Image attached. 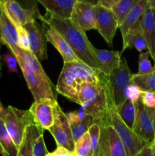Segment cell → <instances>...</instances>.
I'll use <instances>...</instances> for the list:
<instances>
[{"label": "cell", "mask_w": 155, "mask_h": 156, "mask_svg": "<svg viewBox=\"0 0 155 156\" xmlns=\"http://www.w3.org/2000/svg\"><path fill=\"white\" fill-rule=\"evenodd\" d=\"M6 16L15 27H24L27 23L36 21L41 15L38 10L36 2L28 8H24L19 2L12 0L0 1Z\"/></svg>", "instance_id": "cell-8"}, {"label": "cell", "mask_w": 155, "mask_h": 156, "mask_svg": "<svg viewBox=\"0 0 155 156\" xmlns=\"http://www.w3.org/2000/svg\"><path fill=\"white\" fill-rule=\"evenodd\" d=\"M18 47L24 51H30V43L27 30L24 27H17Z\"/></svg>", "instance_id": "cell-32"}, {"label": "cell", "mask_w": 155, "mask_h": 156, "mask_svg": "<svg viewBox=\"0 0 155 156\" xmlns=\"http://www.w3.org/2000/svg\"><path fill=\"white\" fill-rule=\"evenodd\" d=\"M149 6L152 9V10L155 11V0H148Z\"/></svg>", "instance_id": "cell-43"}, {"label": "cell", "mask_w": 155, "mask_h": 156, "mask_svg": "<svg viewBox=\"0 0 155 156\" xmlns=\"http://www.w3.org/2000/svg\"><path fill=\"white\" fill-rule=\"evenodd\" d=\"M56 156H78L74 152L68 150L62 147H57L56 150L53 152Z\"/></svg>", "instance_id": "cell-39"}, {"label": "cell", "mask_w": 155, "mask_h": 156, "mask_svg": "<svg viewBox=\"0 0 155 156\" xmlns=\"http://www.w3.org/2000/svg\"><path fill=\"white\" fill-rule=\"evenodd\" d=\"M46 156H56V155H55V154L53 153V152H49V153L46 155Z\"/></svg>", "instance_id": "cell-46"}, {"label": "cell", "mask_w": 155, "mask_h": 156, "mask_svg": "<svg viewBox=\"0 0 155 156\" xmlns=\"http://www.w3.org/2000/svg\"><path fill=\"white\" fill-rule=\"evenodd\" d=\"M3 59L8 67V69L10 73H18V62L16 57L14 56L12 52L9 51L3 55Z\"/></svg>", "instance_id": "cell-35"}, {"label": "cell", "mask_w": 155, "mask_h": 156, "mask_svg": "<svg viewBox=\"0 0 155 156\" xmlns=\"http://www.w3.org/2000/svg\"><path fill=\"white\" fill-rule=\"evenodd\" d=\"M0 34L3 44L7 46L9 51L12 52L16 57L21 52V49L18 47V34L16 27L13 25L5 13L0 2Z\"/></svg>", "instance_id": "cell-17"}, {"label": "cell", "mask_w": 155, "mask_h": 156, "mask_svg": "<svg viewBox=\"0 0 155 156\" xmlns=\"http://www.w3.org/2000/svg\"><path fill=\"white\" fill-rule=\"evenodd\" d=\"M95 17L97 30L109 46H112L115 32L119 27L118 21L110 9L95 4Z\"/></svg>", "instance_id": "cell-13"}, {"label": "cell", "mask_w": 155, "mask_h": 156, "mask_svg": "<svg viewBox=\"0 0 155 156\" xmlns=\"http://www.w3.org/2000/svg\"><path fill=\"white\" fill-rule=\"evenodd\" d=\"M71 21L84 31L97 29L95 4L88 1L77 0L73 8Z\"/></svg>", "instance_id": "cell-14"}, {"label": "cell", "mask_w": 155, "mask_h": 156, "mask_svg": "<svg viewBox=\"0 0 155 156\" xmlns=\"http://www.w3.org/2000/svg\"><path fill=\"white\" fill-rule=\"evenodd\" d=\"M153 15H154V19H155V11L153 10ZM154 68H155V60H154Z\"/></svg>", "instance_id": "cell-47"}, {"label": "cell", "mask_w": 155, "mask_h": 156, "mask_svg": "<svg viewBox=\"0 0 155 156\" xmlns=\"http://www.w3.org/2000/svg\"><path fill=\"white\" fill-rule=\"evenodd\" d=\"M100 77V76H99ZM79 105L94 122L106 117V98L100 79L94 82L83 84L78 94Z\"/></svg>", "instance_id": "cell-5"}, {"label": "cell", "mask_w": 155, "mask_h": 156, "mask_svg": "<svg viewBox=\"0 0 155 156\" xmlns=\"http://www.w3.org/2000/svg\"><path fill=\"white\" fill-rule=\"evenodd\" d=\"M88 133L90 135L91 144V151L90 156H100V128L98 123H93L90 126Z\"/></svg>", "instance_id": "cell-29"}, {"label": "cell", "mask_w": 155, "mask_h": 156, "mask_svg": "<svg viewBox=\"0 0 155 156\" xmlns=\"http://www.w3.org/2000/svg\"><path fill=\"white\" fill-rule=\"evenodd\" d=\"M4 123L9 136L18 149L27 126L35 124L29 110L22 111L12 106H9L6 108Z\"/></svg>", "instance_id": "cell-6"}, {"label": "cell", "mask_w": 155, "mask_h": 156, "mask_svg": "<svg viewBox=\"0 0 155 156\" xmlns=\"http://www.w3.org/2000/svg\"><path fill=\"white\" fill-rule=\"evenodd\" d=\"M5 115H6V108H5L4 107H3L2 104V102L0 101V119L4 121L5 118Z\"/></svg>", "instance_id": "cell-41"}, {"label": "cell", "mask_w": 155, "mask_h": 156, "mask_svg": "<svg viewBox=\"0 0 155 156\" xmlns=\"http://www.w3.org/2000/svg\"><path fill=\"white\" fill-rule=\"evenodd\" d=\"M118 111L120 117L126 124V126L132 129L135 119V104L129 100L124 102L121 108Z\"/></svg>", "instance_id": "cell-27"}, {"label": "cell", "mask_w": 155, "mask_h": 156, "mask_svg": "<svg viewBox=\"0 0 155 156\" xmlns=\"http://www.w3.org/2000/svg\"><path fill=\"white\" fill-rule=\"evenodd\" d=\"M152 146H153V156H155V143H153Z\"/></svg>", "instance_id": "cell-45"}, {"label": "cell", "mask_w": 155, "mask_h": 156, "mask_svg": "<svg viewBox=\"0 0 155 156\" xmlns=\"http://www.w3.org/2000/svg\"><path fill=\"white\" fill-rule=\"evenodd\" d=\"M117 0H100L97 2V4L100 5L102 7L107 9H112V6L116 3Z\"/></svg>", "instance_id": "cell-40"}, {"label": "cell", "mask_w": 155, "mask_h": 156, "mask_svg": "<svg viewBox=\"0 0 155 156\" xmlns=\"http://www.w3.org/2000/svg\"><path fill=\"white\" fill-rule=\"evenodd\" d=\"M66 115L69 123H75V122L81 121L82 120H84L88 116L81 108H80L79 111L68 113Z\"/></svg>", "instance_id": "cell-37"}, {"label": "cell", "mask_w": 155, "mask_h": 156, "mask_svg": "<svg viewBox=\"0 0 155 156\" xmlns=\"http://www.w3.org/2000/svg\"><path fill=\"white\" fill-rule=\"evenodd\" d=\"M91 151V144L90 135L88 132L74 143V152L78 156H90Z\"/></svg>", "instance_id": "cell-30"}, {"label": "cell", "mask_w": 155, "mask_h": 156, "mask_svg": "<svg viewBox=\"0 0 155 156\" xmlns=\"http://www.w3.org/2000/svg\"><path fill=\"white\" fill-rule=\"evenodd\" d=\"M57 105V101L52 99L42 98L34 101L29 111L33 117L35 124L43 130H49L54 124Z\"/></svg>", "instance_id": "cell-11"}, {"label": "cell", "mask_w": 155, "mask_h": 156, "mask_svg": "<svg viewBox=\"0 0 155 156\" xmlns=\"http://www.w3.org/2000/svg\"><path fill=\"white\" fill-rule=\"evenodd\" d=\"M150 114L152 117V123H153V136H154V143H155V109H150Z\"/></svg>", "instance_id": "cell-42"}, {"label": "cell", "mask_w": 155, "mask_h": 156, "mask_svg": "<svg viewBox=\"0 0 155 156\" xmlns=\"http://www.w3.org/2000/svg\"><path fill=\"white\" fill-rule=\"evenodd\" d=\"M132 83L137 85L142 91L155 93V71L146 75L132 74Z\"/></svg>", "instance_id": "cell-25"}, {"label": "cell", "mask_w": 155, "mask_h": 156, "mask_svg": "<svg viewBox=\"0 0 155 156\" xmlns=\"http://www.w3.org/2000/svg\"><path fill=\"white\" fill-rule=\"evenodd\" d=\"M132 73L126 59H122L119 66L108 76L117 110L119 109L126 101V91L132 83Z\"/></svg>", "instance_id": "cell-9"}, {"label": "cell", "mask_w": 155, "mask_h": 156, "mask_svg": "<svg viewBox=\"0 0 155 156\" xmlns=\"http://www.w3.org/2000/svg\"><path fill=\"white\" fill-rule=\"evenodd\" d=\"M140 101L142 105L147 108L155 109V93L143 91Z\"/></svg>", "instance_id": "cell-36"}, {"label": "cell", "mask_w": 155, "mask_h": 156, "mask_svg": "<svg viewBox=\"0 0 155 156\" xmlns=\"http://www.w3.org/2000/svg\"><path fill=\"white\" fill-rule=\"evenodd\" d=\"M43 134V129L36 124L27 126L18 149L17 156H33V146L36 139Z\"/></svg>", "instance_id": "cell-22"}, {"label": "cell", "mask_w": 155, "mask_h": 156, "mask_svg": "<svg viewBox=\"0 0 155 156\" xmlns=\"http://www.w3.org/2000/svg\"><path fill=\"white\" fill-rule=\"evenodd\" d=\"M138 0H117L116 3L112 6V12L118 21L119 27L122 24L126 17L135 5Z\"/></svg>", "instance_id": "cell-24"}, {"label": "cell", "mask_w": 155, "mask_h": 156, "mask_svg": "<svg viewBox=\"0 0 155 156\" xmlns=\"http://www.w3.org/2000/svg\"><path fill=\"white\" fill-rule=\"evenodd\" d=\"M152 144L145 145L135 156H153V146H152Z\"/></svg>", "instance_id": "cell-38"}, {"label": "cell", "mask_w": 155, "mask_h": 156, "mask_svg": "<svg viewBox=\"0 0 155 156\" xmlns=\"http://www.w3.org/2000/svg\"><path fill=\"white\" fill-rule=\"evenodd\" d=\"M0 144L4 149L7 156H17L18 149L12 142L6 129L5 123L0 119Z\"/></svg>", "instance_id": "cell-26"}, {"label": "cell", "mask_w": 155, "mask_h": 156, "mask_svg": "<svg viewBox=\"0 0 155 156\" xmlns=\"http://www.w3.org/2000/svg\"><path fill=\"white\" fill-rule=\"evenodd\" d=\"M92 50L100 64L102 73L104 75L109 76L114 70L119 66L122 59V53L114 50H100L94 47Z\"/></svg>", "instance_id": "cell-19"}, {"label": "cell", "mask_w": 155, "mask_h": 156, "mask_svg": "<svg viewBox=\"0 0 155 156\" xmlns=\"http://www.w3.org/2000/svg\"><path fill=\"white\" fill-rule=\"evenodd\" d=\"M16 59L34 101L42 98L56 101V92L53 83L37 58L30 51L21 50Z\"/></svg>", "instance_id": "cell-2"}, {"label": "cell", "mask_w": 155, "mask_h": 156, "mask_svg": "<svg viewBox=\"0 0 155 156\" xmlns=\"http://www.w3.org/2000/svg\"><path fill=\"white\" fill-rule=\"evenodd\" d=\"M140 24L143 35L147 45V51L153 61L155 60V19L153 10L150 6L147 7L140 18Z\"/></svg>", "instance_id": "cell-18"}, {"label": "cell", "mask_w": 155, "mask_h": 156, "mask_svg": "<svg viewBox=\"0 0 155 156\" xmlns=\"http://www.w3.org/2000/svg\"><path fill=\"white\" fill-rule=\"evenodd\" d=\"M40 20L54 27L63 37L83 63L91 67L94 71L102 73L100 64L93 53L94 46L88 40L85 31L74 25L71 20L56 18L48 12L41 15Z\"/></svg>", "instance_id": "cell-1"}, {"label": "cell", "mask_w": 155, "mask_h": 156, "mask_svg": "<svg viewBox=\"0 0 155 156\" xmlns=\"http://www.w3.org/2000/svg\"><path fill=\"white\" fill-rule=\"evenodd\" d=\"M142 92L143 91H141L137 85L131 83L130 85L128 86V88H126V100L130 101H132L133 104L136 103L137 101H138L141 99V96Z\"/></svg>", "instance_id": "cell-33"}, {"label": "cell", "mask_w": 155, "mask_h": 156, "mask_svg": "<svg viewBox=\"0 0 155 156\" xmlns=\"http://www.w3.org/2000/svg\"><path fill=\"white\" fill-rule=\"evenodd\" d=\"M41 22H42V27L43 29L46 39L60 53L64 62H81L79 58L76 56L71 47L68 45L66 41L64 39L63 37L54 27L44 21H41Z\"/></svg>", "instance_id": "cell-16"}, {"label": "cell", "mask_w": 155, "mask_h": 156, "mask_svg": "<svg viewBox=\"0 0 155 156\" xmlns=\"http://www.w3.org/2000/svg\"><path fill=\"white\" fill-rule=\"evenodd\" d=\"M135 119L132 131L147 144L154 143L152 117L149 108L142 105L141 101L135 103Z\"/></svg>", "instance_id": "cell-12"}, {"label": "cell", "mask_w": 155, "mask_h": 156, "mask_svg": "<svg viewBox=\"0 0 155 156\" xmlns=\"http://www.w3.org/2000/svg\"><path fill=\"white\" fill-rule=\"evenodd\" d=\"M94 123V119L90 116H87L81 121L75 123H69L71 135L74 142H77L88 131L90 126Z\"/></svg>", "instance_id": "cell-28"}, {"label": "cell", "mask_w": 155, "mask_h": 156, "mask_svg": "<svg viewBox=\"0 0 155 156\" xmlns=\"http://www.w3.org/2000/svg\"><path fill=\"white\" fill-rule=\"evenodd\" d=\"M149 52L145 51L140 53L138 57V75H146L155 71L154 66H152L150 61L149 60Z\"/></svg>", "instance_id": "cell-31"}, {"label": "cell", "mask_w": 155, "mask_h": 156, "mask_svg": "<svg viewBox=\"0 0 155 156\" xmlns=\"http://www.w3.org/2000/svg\"><path fill=\"white\" fill-rule=\"evenodd\" d=\"M100 79L104 88L106 98V117L105 119L122 141L127 155L135 156L147 143L141 140L132 129L128 127L120 117L114 102L112 90L108 76L103 73H100Z\"/></svg>", "instance_id": "cell-4"}, {"label": "cell", "mask_w": 155, "mask_h": 156, "mask_svg": "<svg viewBox=\"0 0 155 156\" xmlns=\"http://www.w3.org/2000/svg\"><path fill=\"white\" fill-rule=\"evenodd\" d=\"M100 73L81 62H64L56 85V91L79 105L78 94L82 85L99 81Z\"/></svg>", "instance_id": "cell-3"}, {"label": "cell", "mask_w": 155, "mask_h": 156, "mask_svg": "<svg viewBox=\"0 0 155 156\" xmlns=\"http://www.w3.org/2000/svg\"><path fill=\"white\" fill-rule=\"evenodd\" d=\"M54 138L57 147H62L74 152V142L71 135V127L66 114L58 104L56 109L54 124L49 129Z\"/></svg>", "instance_id": "cell-10"}, {"label": "cell", "mask_w": 155, "mask_h": 156, "mask_svg": "<svg viewBox=\"0 0 155 156\" xmlns=\"http://www.w3.org/2000/svg\"><path fill=\"white\" fill-rule=\"evenodd\" d=\"M149 6L148 0H138L135 5L130 11L126 20L119 28L121 30L122 41L126 39L128 33L131 29L140 21V18Z\"/></svg>", "instance_id": "cell-21"}, {"label": "cell", "mask_w": 155, "mask_h": 156, "mask_svg": "<svg viewBox=\"0 0 155 156\" xmlns=\"http://www.w3.org/2000/svg\"><path fill=\"white\" fill-rule=\"evenodd\" d=\"M128 48H135L140 53L147 50V43L143 35L140 21L131 29L126 39L123 41L122 52Z\"/></svg>", "instance_id": "cell-23"}, {"label": "cell", "mask_w": 155, "mask_h": 156, "mask_svg": "<svg viewBox=\"0 0 155 156\" xmlns=\"http://www.w3.org/2000/svg\"><path fill=\"white\" fill-rule=\"evenodd\" d=\"M77 0H38L46 12L56 18L70 20Z\"/></svg>", "instance_id": "cell-20"}, {"label": "cell", "mask_w": 155, "mask_h": 156, "mask_svg": "<svg viewBox=\"0 0 155 156\" xmlns=\"http://www.w3.org/2000/svg\"><path fill=\"white\" fill-rule=\"evenodd\" d=\"M27 30L30 43V52L33 53L39 61L45 60L47 55V41L44 34L42 24L36 21L27 23L24 26Z\"/></svg>", "instance_id": "cell-15"}, {"label": "cell", "mask_w": 155, "mask_h": 156, "mask_svg": "<svg viewBox=\"0 0 155 156\" xmlns=\"http://www.w3.org/2000/svg\"><path fill=\"white\" fill-rule=\"evenodd\" d=\"M48 153L44 142L43 134H41L33 146V156H46Z\"/></svg>", "instance_id": "cell-34"}, {"label": "cell", "mask_w": 155, "mask_h": 156, "mask_svg": "<svg viewBox=\"0 0 155 156\" xmlns=\"http://www.w3.org/2000/svg\"><path fill=\"white\" fill-rule=\"evenodd\" d=\"M2 44H3V42H2V40L1 34H0V48H1ZM0 73H1V62H0Z\"/></svg>", "instance_id": "cell-44"}, {"label": "cell", "mask_w": 155, "mask_h": 156, "mask_svg": "<svg viewBox=\"0 0 155 156\" xmlns=\"http://www.w3.org/2000/svg\"><path fill=\"white\" fill-rule=\"evenodd\" d=\"M94 123H98L100 128V156H128L122 141L106 119Z\"/></svg>", "instance_id": "cell-7"}]
</instances>
